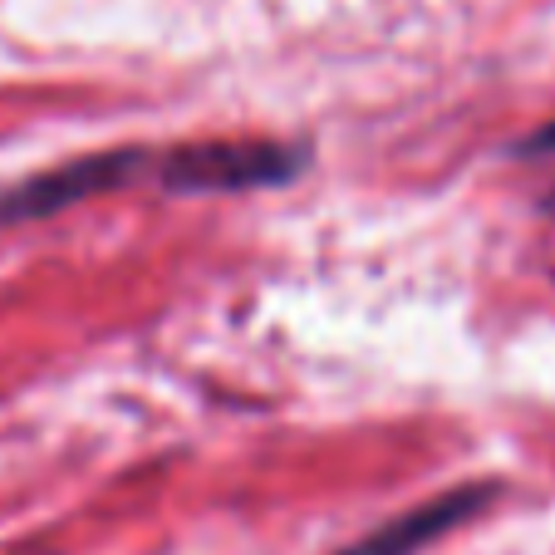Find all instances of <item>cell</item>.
Returning a JSON list of instances; mask_svg holds the SVG:
<instances>
[{"label": "cell", "mask_w": 555, "mask_h": 555, "mask_svg": "<svg viewBox=\"0 0 555 555\" xmlns=\"http://www.w3.org/2000/svg\"><path fill=\"white\" fill-rule=\"evenodd\" d=\"M310 147L285 138H202L157 153L153 172L168 192H261L295 182Z\"/></svg>", "instance_id": "obj_1"}, {"label": "cell", "mask_w": 555, "mask_h": 555, "mask_svg": "<svg viewBox=\"0 0 555 555\" xmlns=\"http://www.w3.org/2000/svg\"><path fill=\"white\" fill-rule=\"evenodd\" d=\"M157 157L147 147H104V153L69 157L60 168H44L35 178H21L11 188H0V227H21V221H44L60 211L94 202L114 188H128L143 168H153Z\"/></svg>", "instance_id": "obj_2"}, {"label": "cell", "mask_w": 555, "mask_h": 555, "mask_svg": "<svg viewBox=\"0 0 555 555\" xmlns=\"http://www.w3.org/2000/svg\"><path fill=\"white\" fill-rule=\"evenodd\" d=\"M496 496H502V487L496 482L452 487V492L433 496V502H418V506H409L403 516H393V521L374 526L369 535H359L354 545H345V551H335V555H418L423 545L442 541L448 531L467 526L472 516H482Z\"/></svg>", "instance_id": "obj_3"}, {"label": "cell", "mask_w": 555, "mask_h": 555, "mask_svg": "<svg viewBox=\"0 0 555 555\" xmlns=\"http://www.w3.org/2000/svg\"><path fill=\"white\" fill-rule=\"evenodd\" d=\"M516 153H521V157H551V153H555V118L535 128L526 143H516Z\"/></svg>", "instance_id": "obj_4"}, {"label": "cell", "mask_w": 555, "mask_h": 555, "mask_svg": "<svg viewBox=\"0 0 555 555\" xmlns=\"http://www.w3.org/2000/svg\"><path fill=\"white\" fill-rule=\"evenodd\" d=\"M545 207H551V211H555V192H551V197H545Z\"/></svg>", "instance_id": "obj_5"}]
</instances>
